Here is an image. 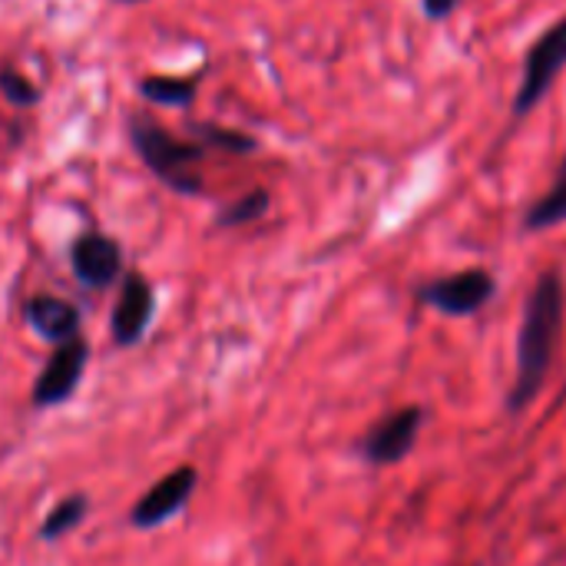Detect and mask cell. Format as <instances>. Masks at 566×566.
Here are the masks:
<instances>
[{
	"mask_svg": "<svg viewBox=\"0 0 566 566\" xmlns=\"http://www.w3.org/2000/svg\"><path fill=\"white\" fill-rule=\"evenodd\" d=\"M560 322H564V282L557 272H547L537 279L524 308V325L517 342V378L507 398L511 411H524L541 395L560 338Z\"/></svg>",
	"mask_w": 566,
	"mask_h": 566,
	"instance_id": "6da1fadb",
	"label": "cell"
},
{
	"mask_svg": "<svg viewBox=\"0 0 566 566\" xmlns=\"http://www.w3.org/2000/svg\"><path fill=\"white\" fill-rule=\"evenodd\" d=\"M129 139L136 146V153L143 156V163L176 192L182 196H199L202 182L196 166L202 163L206 149L196 143H186L172 133H166L159 123H153L149 116H129Z\"/></svg>",
	"mask_w": 566,
	"mask_h": 566,
	"instance_id": "7a4b0ae2",
	"label": "cell"
},
{
	"mask_svg": "<svg viewBox=\"0 0 566 566\" xmlns=\"http://www.w3.org/2000/svg\"><path fill=\"white\" fill-rule=\"evenodd\" d=\"M86 365H90V342L83 335H76L63 345H53V355L46 358V365L40 368V375L30 388V405L36 411L66 405L76 395V388L86 375Z\"/></svg>",
	"mask_w": 566,
	"mask_h": 566,
	"instance_id": "3957f363",
	"label": "cell"
},
{
	"mask_svg": "<svg viewBox=\"0 0 566 566\" xmlns=\"http://www.w3.org/2000/svg\"><path fill=\"white\" fill-rule=\"evenodd\" d=\"M566 66V17L557 20L551 30H544L534 46L527 50V60H524V76H521V86H517V96H514V113L524 116L531 113L554 86L557 73Z\"/></svg>",
	"mask_w": 566,
	"mask_h": 566,
	"instance_id": "277c9868",
	"label": "cell"
},
{
	"mask_svg": "<svg viewBox=\"0 0 566 566\" xmlns=\"http://www.w3.org/2000/svg\"><path fill=\"white\" fill-rule=\"evenodd\" d=\"M199 484V471L192 464H179L176 471H169L166 478H159L129 511V524L136 531H156L163 524H169L196 494Z\"/></svg>",
	"mask_w": 566,
	"mask_h": 566,
	"instance_id": "5b68a950",
	"label": "cell"
},
{
	"mask_svg": "<svg viewBox=\"0 0 566 566\" xmlns=\"http://www.w3.org/2000/svg\"><path fill=\"white\" fill-rule=\"evenodd\" d=\"M156 315V295H153V285L139 275V272H129L123 279V289H119V298L113 305V315H109V335H113V345L116 348H133L143 342L149 322Z\"/></svg>",
	"mask_w": 566,
	"mask_h": 566,
	"instance_id": "8992f818",
	"label": "cell"
},
{
	"mask_svg": "<svg viewBox=\"0 0 566 566\" xmlns=\"http://www.w3.org/2000/svg\"><path fill=\"white\" fill-rule=\"evenodd\" d=\"M494 295V279L484 269H464L448 279H438L424 289V302L444 315H474Z\"/></svg>",
	"mask_w": 566,
	"mask_h": 566,
	"instance_id": "52a82bcc",
	"label": "cell"
},
{
	"mask_svg": "<svg viewBox=\"0 0 566 566\" xmlns=\"http://www.w3.org/2000/svg\"><path fill=\"white\" fill-rule=\"evenodd\" d=\"M70 265L80 285L86 289H106L123 272V252L119 242L103 232H86L70 249Z\"/></svg>",
	"mask_w": 566,
	"mask_h": 566,
	"instance_id": "ba28073f",
	"label": "cell"
},
{
	"mask_svg": "<svg viewBox=\"0 0 566 566\" xmlns=\"http://www.w3.org/2000/svg\"><path fill=\"white\" fill-rule=\"evenodd\" d=\"M421 421H424V415L415 405L388 415L385 421H378L368 431L365 444H361L365 461H371V464H398L415 448L418 431H421Z\"/></svg>",
	"mask_w": 566,
	"mask_h": 566,
	"instance_id": "9c48e42d",
	"label": "cell"
},
{
	"mask_svg": "<svg viewBox=\"0 0 566 566\" xmlns=\"http://www.w3.org/2000/svg\"><path fill=\"white\" fill-rule=\"evenodd\" d=\"M23 322L50 345H63L80 335V308L56 295H33L23 302Z\"/></svg>",
	"mask_w": 566,
	"mask_h": 566,
	"instance_id": "30bf717a",
	"label": "cell"
},
{
	"mask_svg": "<svg viewBox=\"0 0 566 566\" xmlns=\"http://www.w3.org/2000/svg\"><path fill=\"white\" fill-rule=\"evenodd\" d=\"M86 511H90V497H86V494H70V497H63V501L53 504V511L43 517V524H40V541H46V544L63 541L66 534H73V531L86 521Z\"/></svg>",
	"mask_w": 566,
	"mask_h": 566,
	"instance_id": "8fae6325",
	"label": "cell"
},
{
	"mask_svg": "<svg viewBox=\"0 0 566 566\" xmlns=\"http://www.w3.org/2000/svg\"><path fill=\"white\" fill-rule=\"evenodd\" d=\"M196 76H146L139 83V93L149 99V103H159V106H189L192 96H196Z\"/></svg>",
	"mask_w": 566,
	"mask_h": 566,
	"instance_id": "7c38bea8",
	"label": "cell"
},
{
	"mask_svg": "<svg viewBox=\"0 0 566 566\" xmlns=\"http://www.w3.org/2000/svg\"><path fill=\"white\" fill-rule=\"evenodd\" d=\"M265 209H269V192H265V189H255V192L242 196L239 202L226 206V209L219 212V226H222V229H232V226L255 222V219L265 216Z\"/></svg>",
	"mask_w": 566,
	"mask_h": 566,
	"instance_id": "4fadbf2b",
	"label": "cell"
},
{
	"mask_svg": "<svg viewBox=\"0 0 566 566\" xmlns=\"http://www.w3.org/2000/svg\"><path fill=\"white\" fill-rule=\"evenodd\" d=\"M196 133L209 143V146H219V149H229V153H252L255 149V139L239 133V129H222V126H196Z\"/></svg>",
	"mask_w": 566,
	"mask_h": 566,
	"instance_id": "5bb4252c",
	"label": "cell"
},
{
	"mask_svg": "<svg viewBox=\"0 0 566 566\" xmlns=\"http://www.w3.org/2000/svg\"><path fill=\"white\" fill-rule=\"evenodd\" d=\"M0 93L10 99V103H17V106H33L36 103V86L27 80V76H20L17 70H10V66H3L0 70Z\"/></svg>",
	"mask_w": 566,
	"mask_h": 566,
	"instance_id": "9a60e30c",
	"label": "cell"
},
{
	"mask_svg": "<svg viewBox=\"0 0 566 566\" xmlns=\"http://www.w3.org/2000/svg\"><path fill=\"white\" fill-rule=\"evenodd\" d=\"M424 3V13L431 17V20H441V17H448L461 0H421Z\"/></svg>",
	"mask_w": 566,
	"mask_h": 566,
	"instance_id": "2e32d148",
	"label": "cell"
},
{
	"mask_svg": "<svg viewBox=\"0 0 566 566\" xmlns=\"http://www.w3.org/2000/svg\"><path fill=\"white\" fill-rule=\"evenodd\" d=\"M564 172H566V163H564Z\"/></svg>",
	"mask_w": 566,
	"mask_h": 566,
	"instance_id": "e0dca14e",
	"label": "cell"
}]
</instances>
